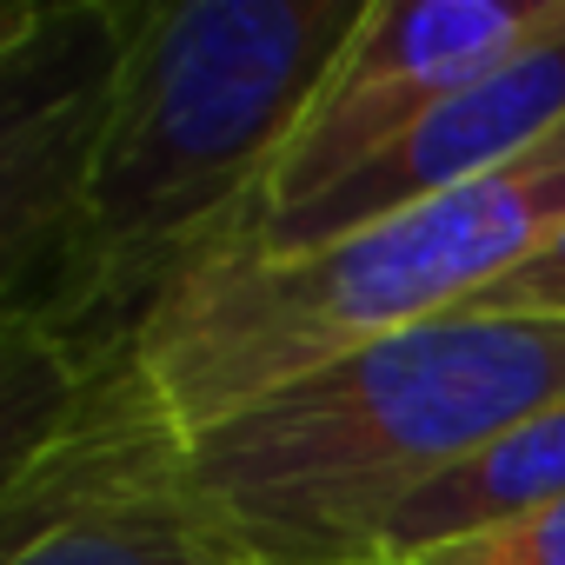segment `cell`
Listing matches in <instances>:
<instances>
[{
  "label": "cell",
  "instance_id": "cell-9",
  "mask_svg": "<svg viewBox=\"0 0 565 565\" xmlns=\"http://www.w3.org/2000/svg\"><path fill=\"white\" fill-rule=\"evenodd\" d=\"M406 565H565V499L519 512V519H499L486 532H466L452 545H433Z\"/></svg>",
  "mask_w": 565,
  "mask_h": 565
},
{
  "label": "cell",
  "instance_id": "cell-8",
  "mask_svg": "<svg viewBox=\"0 0 565 565\" xmlns=\"http://www.w3.org/2000/svg\"><path fill=\"white\" fill-rule=\"evenodd\" d=\"M552 499H565V393H552L519 426H505L472 459H459L439 486H426L399 512V525L386 539V558L406 565V558H419L433 545H452V539L486 532L499 519L539 512Z\"/></svg>",
  "mask_w": 565,
  "mask_h": 565
},
{
  "label": "cell",
  "instance_id": "cell-6",
  "mask_svg": "<svg viewBox=\"0 0 565 565\" xmlns=\"http://www.w3.org/2000/svg\"><path fill=\"white\" fill-rule=\"evenodd\" d=\"M565 21V0H366V21L320 81L300 134L273 160L259 220H287L433 107L486 81L499 61Z\"/></svg>",
  "mask_w": 565,
  "mask_h": 565
},
{
  "label": "cell",
  "instance_id": "cell-11",
  "mask_svg": "<svg viewBox=\"0 0 565 565\" xmlns=\"http://www.w3.org/2000/svg\"><path fill=\"white\" fill-rule=\"evenodd\" d=\"M360 565H393V558H360Z\"/></svg>",
  "mask_w": 565,
  "mask_h": 565
},
{
  "label": "cell",
  "instance_id": "cell-5",
  "mask_svg": "<svg viewBox=\"0 0 565 565\" xmlns=\"http://www.w3.org/2000/svg\"><path fill=\"white\" fill-rule=\"evenodd\" d=\"M147 8H0V287L8 327H54L74 300L81 206L100 127Z\"/></svg>",
  "mask_w": 565,
  "mask_h": 565
},
{
  "label": "cell",
  "instance_id": "cell-4",
  "mask_svg": "<svg viewBox=\"0 0 565 565\" xmlns=\"http://www.w3.org/2000/svg\"><path fill=\"white\" fill-rule=\"evenodd\" d=\"M0 565H253L186 486V446L134 373H21L0 406Z\"/></svg>",
  "mask_w": 565,
  "mask_h": 565
},
{
  "label": "cell",
  "instance_id": "cell-10",
  "mask_svg": "<svg viewBox=\"0 0 565 565\" xmlns=\"http://www.w3.org/2000/svg\"><path fill=\"white\" fill-rule=\"evenodd\" d=\"M466 313H525V320H565V226L525 253L499 287H486Z\"/></svg>",
  "mask_w": 565,
  "mask_h": 565
},
{
  "label": "cell",
  "instance_id": "cell-7",
  "mask_svg": "<svg viewBox=\"0 0 565 565\" xmlns=\"http://www.w3.org/2000/svg\"><path fill=\"white\" fill-rule=\"evenodd\" d=\"M565 134V21L499 61L486 81L433 107L419 127H406L393 147H380L366 167H353L340 186L307 200L287 220H259L233 246L239 253H307L340 233H360L373 220H393L406 206L446 200L459 186H479L519 160H532L545 140Z\"/></svg>",
  "mask_w": 565,
  "mask_h": 565
},
{
  "label": "cell",
  "instance_id": "cell-2",
  "mask_svg": "<svg viewBox=\"0 0 565 565\" xmlns=\"http://www.w3.org/2000/svg\"><path fill=\"white\" fill-rule=\"evenodd\" d=\"M552 393L565 320H426L186 439V486L253 565L386 558L399 512Z\"/></svg>",
  "mask_w": 565,
  "mask_h": 565
},
{
  "label": "cell",
  "instance_id": "cell-1",
  "mask_svg": "<svg viewBox=\"0 0 565 565\" xmlns=\"http://www.w3.org/2000/svg\"><path fill=\"white\" fill-rule=\"evenodd\" d=\"M366 0H167L140 14L81 206L54 340L134 347L180 279L233 246Z\"/></svg>",
  "mask_w": 565,
  "mask_h": 565
},
{
  "label": "cell",
  "instance_id": "cell-3",
  "mask_svg": "<svg viewBox=\"0 0 565 565\" xmlns=\"http://www.w3.org/2000/svg\"><path fill=\"white\" fill-rule=\"evenodd\" d=\"M565 226V134L532 160L307 253H206L134 333V373L186 439L373 340L466 313Z\"/></svg>",
  "mask_w": 565,
  "mask_h": 565
}]
</instances>
